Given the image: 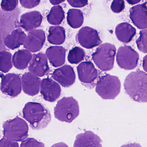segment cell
Masks as SVG:
<instances>
[{
    "mask_svg": "<svg viewBox=\"0 0 147 147\" xmlns=\"http://www.w3.org/2000/svg\"><path fill=\"white\" fill-rule=\"evenodd\" d=\"M60 85L49 78L42 80L40 87V92L46 101L50 102L55 101L61 96Z\"/></svg>",
    "mask_w": 147,
    "mask_h": 147,
    "instance_id": "8fae6325",
    "label": "cell"
},
{
    "mask_svg": "<svg viewBox=\"0 0 147 147\" xmlns=\"http://www.w3.org/2000/svg\"><path fill=\"white\" fill-rule=\"evenodd\" d=\"M65 38V31L63 27L55 26H51L49 28L48 40L50 43L60 45L64 42Z\"/></svg>",
    "mask_w": 147,
    "mask_h": 147,
    "instance_id": "603a6c76",
    "label": "cell"
},
{
    "mask_svg": "<svg viewBox=\"0 0 147 147\" xmlns=\"http://www.w3.org/2000/svg\"><path fill=\"white\" fill-rule=\"evenodd\" d=\"M130 5H134L139 3L141 0H125Z\"/></svg>",
    "mask_w": 147,
    "mask_h": 147,
    "instance_id": "8d00e7d4",
    "label": "cell"
},
{
    "mask_svg": "<svg viewBox=\"0 0 147 147\" xmlns=\"http://www.w3.org/2000/svg\"><path fill=\"white\" fill-rule=\"evenodd\" d=\"M101 140L98 136L92 131H87L77 135L74 147H101Z\"/></svg>",
    "mask_w": 147,
    "mask_h": 147,
    "instance_id": "ac0fdd59",
    "label": "cell"
},
{
    "mask_svg": "<svg viewBox=\"0 0 147 147\" xmlns=\"http://www.w3.org/2000/svg\"><path fill=\"white\" fill-rule=\"evenodd\" d=\"M79 114V104L72 97H64L60 100L54 109L55 117L61 122L71 123Z\"/></svg>",
    "mask_w": 147,
    "mask_h": 147,
    "instance_id": "3957f363",
    "label": "cell"
},
{
    "mask_svg": "<svg viewBox=\"0 0 147 147\" xmlns=\"http://www.w3.org/2000/svg\"><path fill=\"white\" fill-rule=\"evenodd\" d=\"M52 78L64 87H69L74 83L76 74L74 69L66 65L57 69L51 75Z\"/></svg>",
    "mask_w": 147,
    "mask_h": 147,
    "instance_id": "7c38bea8",
    "label": "cell"
},
{
    "mask_svg": "<svg viewBox=\"0 0 147 147\" xmlns=\"http://www.w3.org/2000/svg\"><path fill=\"white\" fill-rule=\"evenodd\" d=\"M125 5L123 0H113L111 5V9L115 13H119L124 9Z\"/></svg>",
    "mask_w": 147,
    "mask_h": 147,
    "instance_id": "f546056e",
    "label": "cell"
},
{
    "mask_svg": "<svg viewBox=\"0 0 147 147\" xmlns=\"http://www.w3.org/2000/svg\"><path fill=\"white\" fill-rule=\"evenodd\" d=\"M42 143L37 141L33 138H28L22 141L20 147H44Z\"/></svg>",
    "mask_w": 147,
    "mask_h": 147,
    "instance_id": "4dcf8cb0",
    "label": "cell"
},
{
    "mask_svg": "<svg viewBox=\"0 0 147 147\" xmlns=\"http://www.w3.org/2000/svg\"><path fill=\"white\" fill-rule=\"evenodd\" d=\"M42 21L41 13L37 11H34L26 13L21 16L20 25L26 31H30L39 27Z\"/></svg>",
    "mask_w": 147,
    "mask_h": 147,
    "instance_id": "e0dca14e",
    "label": "cell"
},
{
    "mask_svg": "<svg viewBox=\"0 0 147 147\" xmlns=\"http://www.w3.org/2000/svg\"><path fill=\"white\" fill-rule=\"evenodd\" d=\"M142 66L144 71L147 73V55L144 57Z\"/></svg>",
    "mask_w": 147,
    "mask_h": 147,
    "instance_id": "e575fe53",
    "label": "cell"
},
{
    "mask_svg": "<svg viewBox=\"0 0 147 147\" xmlns=\"http://www.w3.org/2000/svg\"><path fill=\"white\" fill-rule=\"evenodd\" d=\"M41 0H20L21 5L24 7L31 9L37 6Z\"/></svg>",
    "mask_w": 147,
    "mask_h": 147,
    "instance_id": "1f68e13d",
    "label": "cell"
},
{
    "mask_svg": "<svg viewBox=\"0 0 147 147\" xmlns=\"http://www.w3.org/2000/svg\"><path fill=\"white\" fill-rule=\"evenodd\" d=\"M41 80L37 76L28 72L23 75L22 78V88L24 92L30 96H35L39 92Z\"/></svg>",
    "mask_w": 147,
    "mask_h": 147,
    "instance_id": "9a60e30c",
    "label": "cell"
},
{
    "mask_svg": "<svg viewBox=\"0 0 147 147\" xmlns=\"http://www.w3.org/2000/svg\"><path fill=\"white\" fill-rule=\"evenodd\" d=\"M18 0H2L1 9L5 11H12L17 7Z\"/></svg>",
    "mask_w": 147,
    "mask_h": 147,
    "instance_id": "f1b7e54d",
    "label": "cell"
},
{
    "mask_svg": "<svg viewBox=\"0 0 147 147\" xmlns=\"http://www.w3.org/2000/svg\"><path fill=\"white\" fill-rule=\"evenodd\" d=\"M29 70L31 73L39 77H42L48 74L50 68L45 55L42 53L33 55L29 65Z\"/></svg>",
    "mask_w": 147,
    "mask_h": 147,
    "instance_id": "5bb4252c",
    "label": "cell"
},
{
    "mask_svg": "<svg viewBox=\"0 0 147 147\" xmlns=\"http://www.w3.org/2000/svg\"><path fill=\"white\" fill-rule=\"evenodd\" d=\"M23 114L24 118L34 129H44L51 120L49 111L42 104L37 102H29L26 104Z\"/></svg>",
    "mask_w": 147,
    "mask_h": 147,
    "instance_id": "7a4b0ae2",
    "label": "cell"
},
{
    "mask_svg": "<svg viewBox=\"0 0 147 147\" xmlns=\"http://www.w3.org/2000/svg\"><path fill=\"white\" fill-rule=\"evenodd\" d=\"M79 80L87 87L94 85L98 76V72L91 62L86 61L81 63L77 68Z\"/></svg>",
    "mask_w": 147,
    "mask_h": 147,
    "instance_id": "9c48e42d",
    "label": "cell"
},
{
    "mask_svg": "<svg viewBox=\"0 0 147 147\" xmlns=\"http://www.w3.org/2000/svg\"><path fill=\"white\" fill-rule=\"evenodd\" d=\"M85 52L81 48L76 47L69 51L68 61L71 64H78L84 60Z\"/></svg>",
    "mask_w": 147,
    "mask_h": 147,
    "instance_id": "484cf974",
    "label": "cell"
},
{
    "mask_svg": "<svg viewBox=\"0 0 147 147\" xmlns=\"http://www.w3.org/2000/svg\"><path fill=\"white\" fill-rule=\"evenodd\" d=\"M138 50L144 53H147V29L140 32V36L136 41Z\"/></svg>",
    "mask_w": 147,
    "mask_h": 147,
    "instance_id": "83f0119b",
    "label": "cell"
},
{
    "mask_svg": "<svg viewBox=\"0 0 147 147\" xmlns=\"http://www.w3.org/2000/svg\"><path fill=\"white\" fill-rule=\"evenodd\" d=\"M26 37V34L22 30L16 29L5 37L4 39V44L10 49H16L24 45Z\"/></svg>",
    "mask_w": 147,
    "mask_h": 147,
    "instance_id": "ffe728a7",
    "label": "cell"
},
{
    "mask_svg": "<svg viewBox=\"0 0 147 147\" xmlns=\"http://www.w3.org/2000/svg\"><path fill=\"white\" fill-rule=\"evenodd\" d=\"M45 41V34L43 30H32L29 31L24 47L30 52H38L42 49Z\"/></svg>",
    "mask_w": 147,
    "mask_h": 147,
    "instance_id": "4fadbf2b",
    "label": "cell"
},
{
    "mask_svg": "<svg viewBox=\"0 0 147 147\" xmlns=\"http://www.w3.org/2000/svg\"><path fill=\"white\" fill-rule=\"evenodd\" d=\"M50 2L53 5H57L65 1V0H49Z\"/></svg>",
    "mask_w": 147,
    "mask_h": 147,
    "instance_id": "d590c367",
    "label": "cell"
},
{
    "mask_svg": "<svg viewBox=\"0 0 147 147\" xmlns=\"http://www.w3.org/2000/svg\"><path fill=\"white\" fill-rule=\"evenodd\" d=\"M77 38L80 44L86 49L94 48L101 42L98 32L87 26L83 27L79 31Z\"/></svg>",
    "mask_w": 147,
    "mask_h": 147,
    "instance_id": "30bf717a",
    "label": "cell"
},
{
    "mask_svg": "<svg viewBox=\"0 0 147 147\" xmlns=\"http://www.w3.org/2000/svg\"><path fill=\"white\" fill-rule=\"evenodd\" d=\"M69 4L74 7H82L88 4V0H67Z\"/></svg>",
    "mask_w": 147,
    "mask_h": 147,
    "instance_id": "836d02e7",
    "label": "cell"
},
{
    "mask_svg": "<svg viewBox=\"0 0 147 147\" xmlns=\"http://www.w3.org/2000/svg\"><path fill=\"white\" fill-rule=\"evenodd\" d=\"M22 89V80L18 75L8 74L2 78L1 89L4 94L14 98L20 94Z\"/></svg>",
    "mask_w": 147,
    "mask_h": 147,
    "instance_id": "ba28073f",
    "label": "cell"
},
{
    "mask_svg": "<svg viewBox=\"0 0 147 147\" xmlns=\"http://www.w3.org/2000/svg\"><path fill=\"white\" fill-rule=\"evenodd\" d=\"M0 147H19L18 143L16 141L10 140L8 138H2L0 142Z\"/></svg>",
    "mask_w": 147,
    "mask_h": 147,
    "instance_id": "d6a6232c",
    "label": "cell"
},
{
    "mask_svg": "<svg viewBox=\"0 0 147 147\" xmlns=\"http://www.w3.org/2000/svg\"><path fill=\"white\" fill-rule=\"evenodd\" d=\"M120 89L121 83L118 77L107 74L99 79L95 91L104 99H114L119 94Z\"/></svg>",
    "mask_w": 147,
    "mask_h": 147,
    "instance_id": "277c9868",
    "label": "cell"
},
{
    "mask_svg": "<svg viewBox=\"0 0 147 147\" xmlns=\"http://www.w3.org/2000/svg\"><path fill=\"white\" fill-rule=\"evenodd\" d=\"M1 57V71L4 73L9 72L12 68V55L8 51H2L0 54Z\"/></svg>",
    "mask_w": 147,
    "mask_h": 147,
    "instance_id": "4316f807",
    "label": "cell"
},
{
    "mask_svg": "<svg viewBox=\"0 0 147 147\" xmlns=\"http://www.w3.org/2000/svg\"><path fill=\"white\" fill-rule=\"evenodd\" d=\"M30 51L27 49L21 50L17 51L12 57L13 64L16 68L24 69L28 67L32 59Z\"/></svg>",
    "mask_w": 147,
    "mask_h": 147,
    "instance_id": "7402d4cb",
    "label": "cell"
},
{
    "mask_svg": "<svg viewBox=\"0 0 147 147\" xmlns=\"http://www.w3.org/2000/svg\"><path fill=\"white\" fill-rule=\"evenodd\" d=\"M64 12L61 7L56 6L51 8L47 16V20L51 24L58 25L64 19Z\"/></svg>",
    "mask_w": 147,
    "mask_h": 147,
    "instance_id": "d4e9b609",
    "label": "cell"
},
{
    "mask_svg": "<svg viewBox=\"0 0 147 147\" xmlns=\"http://www.w3.org/2000/svg\"><path fill=\"white\" fill-rule=\"evenodd\" d=\"M125 92L133 100L147 102V74L140 70L131 72L125 80Z\"/></svg>",
    "mask_w": 147,
    "mask_h": 147,
    "instance_id": "6da1fadb",
    "label": "cell"
},
{
    "mask_svg": "<svg viewBox=\"0 0 147 147\" xmlns=\"http://www.w3.org/2000/svg\"><path fill=\"white\" fill-rule=\"evenodd\" d=\"M139 55L131 47L128 46L120 47L117 55V62L121 68L131 70L137 67Z\"/></svg>",
    "mask_w": 147,
    "mask_h": 147,
    "instance_id": "52a82bcc",
    "label": "cell"
},
{
    "mask_svg": "<svg viewBox=\"0 0 147 147\" xmlns=\"http://www.w3.org/2000/svg\"><path fill=\"white\" fill-rule=\"evenodd\" d=\"M115 34L119 41L125 43H127L130 42L135 36L136 30L128 23H121L116 27Z\"/></svg>",
    "mask_w": 147,
    "mask_h": 147,
    "instance_id": "44dd1931",
    "label": "cell"
},
{
    "mask_svg": "<svg viewBox=\"0 0 147 147\" xmlns=\"http://www.w3.org/2000/svg\"><path fill=\"white\" fill-rule=\"evenodd\" d=\"M46 56L51 64L55 67L62 66L65 62L66 50L61 46H51L47 49Z\"/></svg>",
    "mask_w": 147,
    "mask_h": 147,
    "instance_id": "d6986e66",
    "label": "cell"
},
{
    "mask_svg": "<svg viewBox=\"0 0 147 147\" xmlns=\"http://www.w3.org/2000/svg\"><path fill=\"white\" fill-rule=\"evenodd\" d=\"M116 53L114 45L106 43L99 46L92 56L99 69L103 71H109L113 67Z\"/></svg>",
    "mask_w": 147,
    "mask_h": 147,
    "instance_id": "5b68a950",
    "label": "cell"
},
{
    "mask_svg": "<svg viewBox=\"0 0 147 147\" xmlns=\"http://www.w3.org/2000/svg\"><path fill=\"white\" fill-rule=\"evenodd\" d=\"M68 24L74 29H77L82 26L84 21L83 13L77 9L69 10L67 17Z\"/></svg>",
    "mask_w": 147,
    "mask_h": 147,
    "instance_id": "cb8c5ba5",
    "label": "cell"
},
{
    "mask_svg": "<svg viewBox=\"0 0 147 147\" xmlns=\"http://www.w3.org/2000/svg\"><path fill=\"white\" fill-rule=\"evenodd\" d=\"M130 17L138 28L147 29V6L145 4L132 7L130 11Z\"/></svg>",
    "mask_w": 147,
    "mask_h": 147,
    "instance_id": "2e32d148",
    "label": "cell"
},
{
    "mask_svg": "<svg viewBox=\"0 0 147 147\" xmlns=\"http://www.w3.org/2000/svg\"><path fill=\"white\" fill-rule=\"evenodd\" d=\"M3 129L5 138L16 142L23 141L28 136L29 127L27 123L18 117L5 122Z\"/></svg>",
    "mask_w": 147,
    "mask_h": 147,
    "instance_id": "8992f818",
    "label": "cell"
}]
</instances>
